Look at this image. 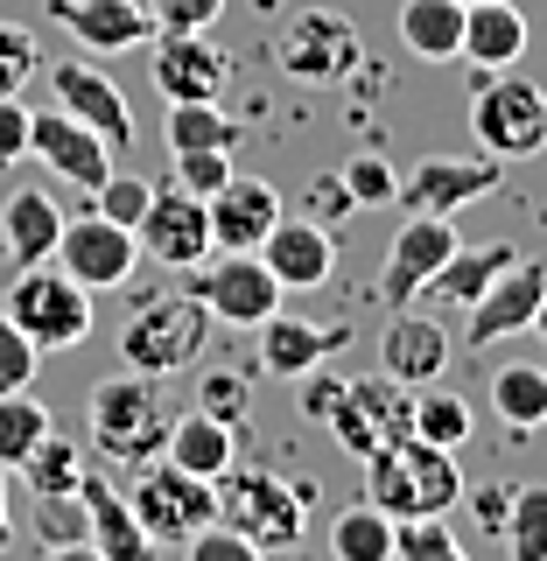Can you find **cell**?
<instances>
[{"instance_id": "obj_1", "label": "cell", "mask_w": 547, "mask_h": 561, "mask_svg": "<svg viewBox=\"0 0 547 561\" xmlns=\"http://www.w3.org/2000/svg\"><path fill=\"white\" fill-rule=\"evenodd\" d=\"M84 421H92V443H99L105 463L140 470V463H155V456H162L175 414L162 408V379H148V373H113V379L92 386Z\"/></svg>"}, {"instance_id": "obj_2", "label": "cell", "mask_w": 547, "mask_h": 561, "mask_svg": "<svg viewBox=\"0 0 547 561\" xmlns=\"http://www.w3.org/2000/svg\"><path fill=\"white\" fill-rule=\"evenodd\" d=\"M204 344H210V309L197 302V288H162L119 323V365L148 379L190 373L204 358Z\"/></svg>"}, {"instance_id": "obj_3", "label": "cell", "mask_w": 547, "mask_h": 561, "mask_svg": "<svg viewBox=\"0 0 547 561\" xmlns=\"http://www.w3.org/2000/svg\"><path fill=\"white\" fill-rule=\"evenodd\" d=\"M309 505H316V491L295 484V478H281V470H246V463H232L218 478V519L239 526V534L253 540V548H267V554H288L295 540H303Z\"/></svg>"}, {"instance_id": "obj_4", "label": "cell", "mask_w": 547, "mask_h": 561, "mask_svg": "<svg viewBox=\"0 0 547 561\" xmlns=\"http://www.w3.org/2000/svg\"><path fill=\"white\" fill-rule=\"evenodd\" d=\"M0 309H8V323L35 344V358H43V351H78L84 337H92V295H84L57 260L14 267V288H8Z\"/></svg>"}, {"instance_id": "obj_5", "label": "cell", "mask_w": 547, "mask_h": 561, "mask_svg": "<svg viewBox=\"0 0 547 561\" xmlns=\"http://www.w3.org/2000/svg\"><path fill=\"white\" fill-rule=\"evenodd\" d=\"M470 140L491 162H526V154L547 148V92L534 78H513V70H491V78L470 92Z\"/></svg>"}, {"instance_id": "obj_6", "label": "cell", "mask_w": 547, "mask_h": 561, "mask_svg": "<svg viewBox=\"0 0 547 561\" xmlns=\"http://www.w3.org/2000/svg\"><path fill=\"white\" fill-rule=\"evenodd\" d=\"M127 505H134L140 534H148L155 548H183L190 534H204V526L218 519V484H210V478H190V470H175L169 456H155V463L134 470Z\"/></svg>"}, {"instance_id": "obj_7", "label": "cell", "mask_w": 547, "mask_h": 561, "mask_svg": "<svg viewBox=\"0 0 547 561\" xmlns=\"http://www.w3.org/2000/svg\"><path fill=\"white\" fill-rule=\"evenodd\" d=\"M365 57V35L344 8H303L274 35V70L288 84H344Z\"/></svg>"}, {"instance_id": "obj_8", "label": "cell", "mask_w": 547, "mask_h": 561, "mask_svg": "<svg viewBox=\"0 0 547 561\" xmlns=\"http://www.w3.org/2000/svg\"><path fill=\"white\" fill-rule=\"evenodd\" d=\"M49 260H57L84 295H113V288H127L134 267H140V239H134V225H113V218H99V210H84V218H64V239H57Z\"/></svg>"}, {"instance_id": "obj_9", "label": "cell", "mask_w": 547, "mask_h": 561, "mask_svg": "<svg viewBox=\"0 0 547 561\" xmlns=\"http://www.w3.org/2000/svg\"><path fill=\"white\" fill-rule=\"evenodd\" d=\"M499 162L491 154H421V162L400 175L394 204L408 210V218H456L464 204H478L499 190Z\"/></svg>"}, {"instance_id": "obj_10", "label": "cell", "mask_w": 547, "mask_h": 561, "mask_svg": "<svg viewBox=\"0 0 547 561\" xmlns=\"http://www.w3.org/2000/svg\"><path fill=\"white\" fill-rule=\"evenodd\" d=\"M148 49V78L162 99H218L232 84V49L210 28H155Z\"/></svg>"}, {"instance_id": "obj_11", "label": "cell", "mask_w": 547, "mask_h": 561, "mask_svg": "<svg viewBox=\"0 0 547 561\" xmlns=\"http://www.w3.org/2000/svg\"><path fill=\"white\" fill-rule=\"evenodd\" d=\"M190 288H197V302L210 309V323H232V330H260L281 309V295H288L267 274V260H260V253H218V260H204V274L190 280Z\"/></svg>"}, {"instance_id": "obj_12", "label": "cell", "mask_w": 547, "mask_h": 561, "mask_svg": "<svg viewBox=\"0 0 547 561\" xmlns=\"http://www.w3.org/2000/svg\"><path fill=\"white\" fill-rule=\"evenodd\" d=\"M134 239H140V253L162 260V267H204L210 260V204L190 197L183 183H162L148 197V210H140Z\"/></svg>"}, {"instance_id": "obj_13", "label": "cell", "mask_w": 547, "mask_h": 561, "mask_svg": "<svg viewBox=\"0 0 547 561\" xmlns=\"http://www.w3.org/2000/svg\"><path fill=\"white\" fill-rule=\"evenodd\" d=\"M29 154L57 175V183L84 190V197H92L105 175H113V148H105L84 119H70L64 105H57V113H29Z\"/></svg>"}, {"instance_id": "obj_14", "label": "cell", "mask_w": 547, "mask_h": 561, "mask_svg": "<svg viewBox=\"0 0 547 561\" xmlns=\"http://www.w3.org/2000/svg\"><path fill=\"white\" fill-rule=\"evenodd\" d=\"M540 295H547V260H513L491 288L470 302L464 316V344L470 351H491V344H505V337H520L526 323H534V309H540Z\"/></svg>"}, {"instance_id": "obj_15", "label": "cell", "mask_w": 547, "mask_h": 561, "mask_svg": "<svg viewBox=\"0 0 547 561\" xmlns=\"http://www.w3.org/2000/svg\"><path fill=\"white\" fill-rule=\"evenodd\" d=\"M49 99L64 105L70 119H84L105 148H134V113H127V92H119L113 78H105L99 64H84V57H70V64H57L49 70Z\"/></svg>"}, {"instance_id": "obj_16", "label": "cell", "mask_w": 547, "mask_h": 561, "mask_svg": "<svg viewBox=\"0 0 547 561\" xmlns=\"http://www.w3.org/2000/svg\"><path fill=\"white\" fill-rule=\"evenodd\" d=\"M449 245H456V218H408L394 232L386 267H379V302L386 309H414L421 288H429V274L449 260Z\"/></svg>"}, {"instance_id": "obj_17", "label": "cell", "mask_w": 547, "mask_h": 561, "mask_svg": "<svg viewBox=\"0 0 547 561\" xmlns=\"http://www.w3.org/2000/svg\"><path fill=\"white\" fill-rule=\"evenodd\" d=\"M49 22H57L84 57H119V49H148V8L140 0H49Z\"/></svg>"}, {"instance_id": "obj_18", "label": "cell", "mask_w": 547, "mask_h": 561, "mask_svg": "<svg viewBox=\"0 0 547 561\" xmlns=\"http://www.w3.org/2000/svg\"><path fill=\"white\" fill-rule=\"evenodd\" d=\"M210 253H260V239L274 232L281 218V190L260 183V175H239L225 190H210Z\"/></svg>"}, {"instance_id": "obj_19", "label": "cell", "mask_w": 547, "mask_h": 561, "mask_svg": "<svg viewBox=\"0 0 547 561\" xmlns=\"http://www.w3.org/2000/svg\"><path fill=\"white\" fill-rule=\"evenodd\" d=\"M260 260H267V274L281 288H330V280H338V239H330V225L288 218V210H281L274 232L260 239Z\"/></svg>"}, {"instance_id": "obj_20", "label": "cell", "mask_w": 547, "mask_h": 561, "mask_svg": "<svg viewBox=\"0 0 547 561\" xmlns=\"http://www.w3.org/2000/svg\"><path fill=\"white\" fill-rule=\"evenodd\" d=\"M449 358H456V337L435 323V316L394 309V323H386V337H379V373H386V379L429 386V379L449 373Z\"/></svg>"}, {"instance_id": "obj_21", "label": "cell", "mask_w": 547, "mask_h": 561, "mask_svg": "<svg viewBox=\"0 0 547 561\" xmlns=\"http://www.w3.org/2000/svg\"><path fill=\"white\" fill-rule=\"evenodd\" d=\"M57 239H64V204L43 183H22L0 197V253H8V267H43L57 253Z\"/></svg>"}, {"instance_id": "obj_22", "label": "cell", "mask_w": 547, "mask_h": 561, "mask_svg": "<svg viewBox=\"0 0 547 561\" xmlns=\"http://www.w3.org/2000/svg\"><path fill=\"white\" fill-rule=\"evenodd\" d=\"M338 344H351V330H344V323H309V316L274 309L267 323H260V373H274V379H303V373H316V365H323Z\"/></svg>"}, {"instance_id": "obj_23", "label": "cell", "mask_w": 547, "mask_h": 561, "mask_svg": "<svg viewBox=\"0 0 547 561\" xmlns=\"http://www.w3.org/2000/svg\"><path fill=\"white\" fill-rule=\"evenodd\" d=\"M520 57H526V14L513 8V0H470L456 64H470L478 78H491V70H513Z\"/></svg>"}, {"instance_id": "obj_24", "label": "cell", "mask_w": 547, "mask_h": 561, "mask_svg": "<svg viewBox=\"0 0 547 561\" xmlns=\"http://www.w3.org/2000/svg\"><path fill=\"white\" fill-rule=\"evenodd\" d=\"M78 499H84V540H92L105 561H155V540L140 534V519H134V505H127L119 484H105V478L84 470Z\"/></svg>"}, {"instance_id": "obj_25", "label": "cell", "mask_w": 547, "mask_h": 561, "mask_svg": "<svg viewBox=\"0 0 547 561\" xmlns=\"http://www.w3.org/2000/svg\"><path fill=\"white\" fill-rule=\"evenodd\" d=\"M162 456H169L175 470H190V478H210V484H218L225 470L239 463V428H232V421H218V414H204V408H190V414L169 421Z\"/></svg>"}, {"instance_id": "obj_26", "label": "cell", "mask_w": 547, "mask_h": 561, "mask_svg": "<svg viewBox=\"0 0 547 561\" xmlns=\"http://www.w3.org/2000/svg\"><path fill=\"white\" fill-rule=\"evenodd\" d=\"M513 260H520V245H505V239H491V245H449V260L429 274V288H421V295L470 309V302H478V295L491 288V280L513 267Z\"/></svg>"}, {"instance_id": "obj_27", "label": "cell", "mask_w": 547, "mask_h": 561, "mask_svg": "<svg viewBox=\"0 0 547 561\" xmlns=\"http://www.w3.org/2000/svg\"><path fill=\"white\" fill-rule=\"evenodd\" d=\"M394 35L414 64H456V43H464V0H400Z\"/></svg>"}, {"instance_id": "obj_28", "label": "cell", "mask_w": 547, "mask_h": 561, "mask_svg": "<svg viewBox=\"0 0 547 561\" xmlns=\"http://www.w3.org/2000/svg\"><path fill=\"white\" fill-rule=\"evenodd\" d=\"M491 414H499L513 435L547 428V365H534V358L499 365V373H491Z\"/></svg>"}, {"instance_id": "obj_29", "label": "cell", "mask_w": 547, "mask_h": 561, "mask_svg": "<svg viewBox=\"0 0 547 561\" xmlns=\"http://www.w3.org/2000/svg\"><path fill=\"white\" fill-rule=\"evenodd\" d=\"M239 119L225 113L218 99H169V154H190V148H225L239 154Z\"/></svg>"}, {"instance_id": "obj_30", "label": "cell", "mask_w": 547, "mask_h": 561, "mask_svg": "<svg viewBox=\"0 0 547 561\" xmlns=\"http://www.w3.org/2000/svg\"><path fill=\"white\" fill-rule=\"evenodd\" d=\"M400 449H408V470H414L421 519H435V513L449 519V505H464V470H456V449H435V443H421V435H400Z\"/></svg>"}, {"instance_id": "obj_31", "label": "cell", "mask_w": 547, "mask_h": 561, "mask_svg": "<svg viewBox=\"0 0 547 561\" xmlns=\"http://www.w3.org/2000/svg\"><path fill=\"white\" fill-rule=\"evenodd\" d=\"M470 400L464 393H449L443 379H429V386H414V421H408V435H421V443H435V449H464L470 443Z\"/></svg>"}, {"instance_id": "obj_32", "label": "cell", "mask_w": 547, "mask_h": 561, "mask_svg": "<svg viewBox=\"0 0 547 561\" xmlns=\"http://www.w3.org/2000/svg\"><path fill=\"white\" fill-rule=\"evenodd\" d=\"M330 561H394V519H386L373 499L344 505V513L330 519Z\"/></svg>"}, {"instance_id": "obj_33", "label": "cell", "mask_w": 547, "mask_h": 561, "mask_svg": "<svg viewBox=\"0 0 547 561\" xmlns=\"http://www.w3.org/2000/svg\"><path fill=\"white\" fill-rule=\"evenodd\" d=\"M49 428H57V421H49V408L29 393V386L0 393V470H22V456L43 443Z\"/></svg>"}, {"instance_id": "obj_34", "label": "cell", "mask_w": 547, "mask_h": 561, "mask_svg": "<svg viewBox=\"0 0 547 561\" xmlns=\"http://www.w3.org/2000/svg\"><path fill=\"white\" fill-rule=\"evenodd\" d=\"M351 400L373 414L379 443H400V435H408V421H414V386H400V379H386V373H365V379H351Z\"/></svg>"}, {"instance_id": "obj_35", "label": "cell", "mask_w": 547, "mask_h": 561, "mask_svg": "<svg viewBox=\"0 0 547 561\" xmlns=\"http://www.w3.org/2000/svg\"><path fill=\"white\" fill-rule=\"evenodd\" d=\"M505 548L513 561H547V484H513V505H505Z\"/></svg>"}, {"instance_id": "obj_36", "label": "cell", "mask_w": 547, "mask_h": 561, "mask_svg": "<svg viewBox=\"0 0 547 561\" xmlns=\"http://www.w3.org/2000/svg\"><path fill=\"white\" fill-rule=\"evenodd\" d=\"M22 478H29V491H78V478H84V456H78V443H64L57 428L43 435L29 456H22Z\"/></svg>"}, {"instance_id": "obj_37", "label": "cell", "mask_w": 547, "mask_h": 561, "mask_svg": "<svg viewBox=\"0 0 547 561\" xmlns=\"http://www.w3.org/2000/svg\"><path fill=\"white\" fill-rule=\"evenodd\" d=\"M394 561H470L464 540L449 534V519H400L394 526Z\"/></svg>"}, {"instance_id": "obj_38", "label": "cell", "mask_w": 547, "mask_h": 561, "mask_svg": "<svg viewBox=\"0 0 547 561\" xmlns=\"http://www.w3.org/2000/svg\"><path fill=\"white\" fill-rule=\"evenodd\" d=\"M84 540V499L78 491H35V548Z\"/></svg>"}, {"instance_id": "obj_39", "label": "cell", "mask_w": 547, "mask_h": 561, "mask_svg": "<svg viewBox=\"0 0 547 561\" xmlns=\"http://www.w3.org/2000/svg\"><path fill=\"white\" fill-rule=\"evenodd\" d=\"M338 183H344V197L351 204H394V190H400V169L386 162V154H351V162L338 169Z\"/></svg>"}, {"instance_id": "obj_40", "label": "cell", "mask_w": 547, "mask_h": 561, "mask_svg": "<svg viewBox=\"0 0 547 561\" xmlns=\"http://www.w3.org/2000/svg\"><path fill=\"white\" fill-rule=\"evenodd\" d=\"M43 70V43H35L29 22H0V99L22 92V84Z\"/></svg>"}, {"instance_id": "obj_41", "label": "cell", "mask_w": 547, "mask_h": 561, "mask_svg": "<svg viewBox=\"0 0 547 561\" xmlns=\"http://www.w3.org/2000/svg\"><path fill=\"white\" fill-rule=\"evenodd\" d=\"M323 428H330V435H338V449H344V456H358V463H365V456H373V449H379V428H373V414H365V408H358V400H351V379H344V393H338V400H330V414H323Z\"/></svg>"}, {"instance_id": "obj_42", "label": "cell", "mask_w": 547, "mask_h": 561, "mask_svg": "<svg viewBox=\"0 0 547 561\" xmlns=\"http://www.w3.org/2000/svg\"><path fill=\"white\" fill-rule=\"evenodd\" d=\"M148 197H155V183H140V175H119V169H113V175L92 190V210H99V218H113V225H140Z\"/></svg>"}, {"instance_id": "obj_43", "label": "cell", "mask_w": 547, "mask_h": 561, "mask_svg": "<svg viewBox=\"0 0 547 561\" xmlns=\"http://www.w3.org/2000/svg\"><path fill=\"white\" fill-rule=\"evenodd\" d=\"M183 561H267V548H253L239 526L210 519L204 534H190V540H183Z\"/></svg>"}, {"instance_id": "obj_44", "label": "cell", "mask_w": 547, "mask_h": 561, "mask_svg": "<svg viewBox=\"0 0 547 561\" xmlns=\"http://www.w3.org/2000/svg\"><path fill=\"white\" fill-rule=\"evenodd\" d=\"M175 183H183L190 197H210V190L232 183V154H225V148H190V154H175Z\"/></svg>"}, {"instance_id": "obj_45", "label": "cell", "mask_w": 547, "mask_h": 561, "mask_svg": "<svg viewBox=\"0 0 547 561\" xmlns=\"http://www.w3.org/2000/svg\"><path fill=\"white\" fill-rule=\"evenodd\" d=\"M155 28H218V14L232 0H140Z\"/></svg>"}, {"instance_id": "obj_46", "label": "cell", "mask_w": 547, "mask_h": 561, "mask_svg": "<svg viewBox=\"0 0 547 561\" xmlns=\"http://www.w3.org/2000/svg\"><path fill=\"white\" fill-rule=\"evenodd\" d=\"M29 379H35V344L8 323V309H0V393H14V386H29Z\"/></svg>"}, {"instance_id": "obj_47", "label": "cell", "mask_w": 547, "mask_h": 561, "mask_svg": "<svg viewBox=\"0 0 547 561\" xmlns=\"http://www.w3.org/2000/svg\"><path fill=\"white\" fill-rule=\"evenodd\" d=\"M197 408L239 428V414H246V379H239V373H204V386H197Z\"/></svg>"}, {"instance_id": "obj_48", "label": "cell", "mask_w": 547, "mask_h": 561, "mask_svg": "<svg viewBox=\"0 0 547 561\" xmlns=\"http://www.w3.org/2000/svg\"><path fill=\"white\" fill-rule=\"evenodd\" d=\"M29 113L35 105H22V92L0 99V162H22L29 154Z\"/></svg>"}, {"instance_id": "obj_49", "label": "cell", "mask_w": 547, "mask_h": 561, "mask_svg": "<svg viewBox=\"0 0 547 561\" xmlns=\"http://www.w3.org/2000/svg\"><path fill=\"white\" fill-rule=\"evenodd\" d=\"M464 499H470V513H478L485 534H499V526H505V505H513V484H478V491H464Z\"/></svg>"}, {"instance_id": "obj_50", "label": "cell", "mask_w": 547, "mask_h": 561, "mask_svg": "<svg viewBox=\"0 0 547 561\" xmlns=\"http://www.w3.org/2000/svg\"><path fill=\"white\" fill-rule=\"evenodd\" d=\"M338 393H344V379H330V373H303V414H309V421H323Z\"/></svg>"}, {"instance_id": "obj_51", "label": "cell", "mask_w": 547, "mask_h": 561, "mask_svg": "<svg viewBox=\"0 0 547 561\" xmlns=\"http://www.w3.org/2000/svg\"><path fill=\"white\" fill-rule=\"evenodd\" d=\"M43 561H105L92 540H64V548H43Z\"/></svg>"}, {"instance_id": "obj_52", "label": "cell", "mask_w": 547, "mask_h": 561, "mask_svg": "<svg viewBox=\"0 0 547 561\" xmlns=\"http://www.w3.org/2000/svg\"><path fill=\"white\" fill-rule=\"evenodd\" d=\"M14 548V519H8V470H0V554Z\"/></svg>"}, {"instance_id": "obj_53", "label": "cell", "mask_w": 547, "mask_h": 561, "mask_svg": "<svg viewBox=\"0 0 547 561\" xmlns=\"http://www.w3.org/2000/svg\"><path fill=\"white\" fill-rule=\"evenodd\" d=\"M526 330H534V337H547V295H540V309H534V323H526Z\"/></svg>"}, {"instance_id": "obj_54", "label": "cell", "mask_w": 547, "mask_h": 561, "mask_svg": "<svg viewBox=\"0 0 547 561\" xmlns=\"http://www.w3.org/2000/svg\"><path fill=\"white\" fill-rule=\"evenodd\" d=\"M260 8H274V0H260Z\"/></svg>"}, {"instance_id": "obj_55", "label": "cell", "mask_w": 547, "mask_h": 561, "mask_svg": "<svg viewBox=\"0 0 547 561\" xmlns=\"http://www.w3.org/2000/svg\"><path fill=\"white\" fill-rule=\"evenodd\" d=\"M464 8H470V0H464Z\"/></svg>"}]
</instances>
